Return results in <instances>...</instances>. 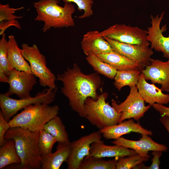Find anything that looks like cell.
Segmentation results:
<instances>
[{"instance_id": "obj_30", "label": "cell", "mask_w": 169, "mask_h": 169, "mask_svg": "<svg viewBox=\"0 0 169 169\" xmlns=\"http://www.w3.org/2000/svg\"><path fill=\"white\" fill-rule=\"evenodd\" d=\"M57 142L54 137L44 129L39 132L38 146L42 156L52 152L54 144Z\"/></svg>"}, {"instance_id": "obj_35", "label": "cell", "mask_w": 169, "mask_h": 169, "mask_svg": "<svg viewBox=\"0 0 169 169\" xmlns=\"http://www.w3.org/2000/svg\"><path fill=\"white\" fill-rule=\"evenodd\" d=\"M152 107L156 111H158L161 116L166 115L169 117V107L163 105L154 103Z\"/></svg>"}, {"instance_id": "obj_13", "label": "cell", "mask_w": 169, "mask_h": 169, "mask_svg": "<svg viewBox=\"0 0 169 169\" xmlns=\"http://www.w3.org/2000/svg\"><path fill=\"white\" fill-rule=\"evenodd\" d=\"M164 14V12L155 16L151 15V25L147 28V38L151 49L161 52L164 57L169 59V35L166 37L163 33L167 29L166 25L160 28Z\"/></svg>"}, {"instance_id": "obj_1", "label": "cell", "mask_w": 169, "mask_h": 169, "mask_svg": "<svg viewBox=\"0 0 169 169\" xmlns=\"http://www.w3.org/2000/svg\"><path fill=\"white\" fill-rule=\"evenodd\" d=\"M56 79L62 82L61 93L68 99L72 109L81 117L85 118V101L88 97L98 98L97 91L102 84L97 73L85 74L76 64L68 68L63 73L57 75Z\"/></svg>"}, {"instance_id": "obj_19", "label": "cell", "mask_w": 169, "mask_h": 169, "mask_svg": "<svg viewBox=\"0 0 169 169\" xmlns=\"http://www.w3.org/2000/svg\"><path fill=\"white\" fill-rule=\"evenodd\" d=\"M136 153L134 150L121 146L115 144L114 146L105 145L101 140L91 144L89 155L86 157L120 158L130 156Z\"/></svg>"}, {"instance_id": "obj_10", "label": "cell", "mask_w": 169, "mask_h": 169, "mask_svg": "<svg viewBox=\"0 0 169 169\" xmlns=\"http://www.w3.org/2000/svg\"><path fill=\"white\" fill-rule=\"evenodd\" d=\"M37 83L32 73L13 68L7 75L9 88L4 94L8 96L15 94L20 99L30 97V91Z\"/></svg>"}, {"instance_id": "obj_17", "label": "cell", "mask_w": 169, "mask_h": 169, "mask_svg": "<svg viewBox=\"0 0 169 169\" xmlns=\"http://www.w3.org/2000/svg\"><path fill=\"white\" fill-rule=\"evenodd\" d=\"M115 125L99 130L103 136L107 139H117L124 135L132 132L138 133L142 135H153L152 131L143 128L139 122L136 123L132 119L123 121Z\"/></svg>"}, {"instance_id": "obj_22", "label": "cell", "mask_w": 169, "mask_h": 169, "mask_svg": "<svg viewBox=\"0 0 169 169\" xmlns=\"http://www.w3.org/2000/svg\"><path fill=\"white\" fill-rule=\"evenodd\" d=\"M8 58L12 68L32 73L30 65L26 61L21 51L18 47L15 37L8 36Z\"/></svg>"}, {"instance_id": "obj_28", "label": "cell", "mask_w": 169, "mask_h": 169, "mask_svg": "<svg viewBox=\"0 0 169 169\" xmlns=\"http://www.w3.org/2000/svg\"><path fill=\"white\" fill-rule=\"evenodd\" d=\"M8 58V41L5 33L0 40V81L7 83V75L12 69Z\"/></svg>"}, {"instance_id": "obj_8", "label": "cell", "mask_w": 169, "mask_h": 169, "mask_svg": "<svg viewBox=\"0 0 169 169\" xmlns=\"http://www.w3.org/2000/svg\"><path fill=\"white\" fill-rule=\"evenodd\" d=\"M145 101L139 93L136 85L130 87L129 94L125 100L120 104L112 99V106L119 113H122L119 122L133 118L138 120L142 117L151 105L145 106Z\"/></svg>"}, {"instance_id": "obj_6", "label": "cell", "mask_w": 169, "mask_h": 169, "mask_svg": "<svg viewBox=\"0 0 169 169\" xmlns=\"http://www.w3.org/2000/svg\"><path fill=\"white\" fill-rule=\"evenodd\" d=\"M57 89L48 88L38 92L34 97L16 99L3 94H0V111L5 119L9 121L18 111L32 104H50L54 100Z\"/></svg>"}, {"instance_id": "obj_32", "label": "cell", "mask_w": 169, "mask_h": 169, "mask_svg": "<svg viewBox=\"0 0 169 169\" xmlns=\"http://www.w3.org/2000/svg\"><path fill=\"white\" fill-rule=\"evenodd\" d=\"M64 3H74L78 6L79 11L83 10V14L78 17L80 19H83L90 17L93 14L92 7L93 3V0H62Z\"/></svg>"}, {"instance_id": "obj_21", "label": "cell", "mask_w": 169, "mask_h": 169, "mask_svg": "<svg viewBox=\"0 0 169 169\" xmlns=\"http://www.w3.org/2000/svg\"><path fill=\"white\" fill-rule=\"evenodd\" d=\"M95 55L117 70L135 69L141 71L145 68L113 50L109 52Z\"/></svg>"}, {"instance_id": "obj_24", "label": "cell", "mask_w": 169, "mask_h": 169, "mask_svg": "<svg viewBox=\"0 0 169 169\" xmlns=\"http://www.w3.org/2000/svg\"><path fill=\"white\" fill-rule=\"evenodd\" d=\"M6 143L0 147V169L10 164L21 163V160L17 152L14 140H6Z\"/></svg>"}, {"instance_id": "obj_15", "label": "cell", "mask_w": 169, "mask_h": 169, "mask_svg": "<svg viewBox=\"0 0 169 169\" xmlns=\"http://www.w3.org/2000/svg\"><path fill=\"white\" fill-rule=\"evenodd\" d=\"M111 143L132 149L142 157H150V156L148 155L150 151H160L163 152L168 149L166 146L154 141L146 134L142 135L141 137L138 141L129 140L121 137Z\"/></svg>"}, {"instance_id": "obj_31", "label": "cell", "mask_w": 169, "mask_h": 169, "mask_svg": "<svg viewBox=\"0 0 169 169\" xmlns=\"http://www.w3.org/2000/svg\"><path fill=\"white\" fill-rule=\"evenodd\" d=\"M149 158L141 156L137 153L126 157H120L117 161L116 169H133L139 163L147 161Z\"/></svg>"}, {"instance_id": "obj_11", "label": "cell", "mask_w": 169, "mask_h": 169, "mask_svg": "<svg viewBox=\"0 0 169 169\" xmlns=\"http://www.w3.org/2000/svg\"><path fill=\"white\" fill-rule=\"evenodd\" d=\"M100 131L83 136L70 143V151L66 162L67 169H78L80 163L90 154V146L93 143L101 140Z\"/></svg>"}, {"instance_id": "obj_18", "label": "cell", "mask_w": 169, "mask_h": 169, "mask_svg": "<svg viewBox=\"0 0 169 169\" xmlns=\"http://www.w3.org/2000/svg\"><path fill=\"white\" fill-rule=\"evenodd\" d=\"M138 91L145 101L152 106L154 103L164 105L169 103V94L162 92L154 84L148 83L141 72L136 85Z\"/></svg>"}, {"instance_id": "obj_9", "label": "cell", "mask_w": 169, "mask_h": 169, "mask_svg": "<svg viewBox=\"0 0 169 169\" xmlns=\"http://www.w3.org/2000/svg\"><path fill=\"white\" fill-rule=\"evenodd\" d=\"M100 32L103 37L121 43L148 46L150 44L147 30L136 26L116 24Z\"/></svg>"}, {"instance_id": "obj_27", "label": "cell", "mask_w": 169, "mask_h": 169, "mask_svg": "<svg viewBox=\"0 0 169 169\" xmlns=\"http://www.w3.org/2000/svg\"><path fill=\"white\" fill-rule=\"evenodd\" d=\"M117 160L106 161L101 158L94 156L85 157L78 169H116Z\"/></svg>"}, {"instance_id": "obj_23", "label": "cell", "mask_w": 169, "mask_h": 169, "mask_svg": "<svg viewBox=\"0 0 169 169\" xmlns=\"http://www.w3.org/2000/svg\"><path fill=\"white\" fill-rule=\"evenodd\" d=\"M24 8L23 7L17 8H10L9 4H0V35L4 33L5 31L11 26L19 29L21 28L19 23L16 19H21L22 16H17L14 13L16 11Z\"/></svg>"}, {"instance_id": "obj_34", "label": "cell", "mask_w": 169, "mask_h": 169, "mask_svg": "<svg viewBox=\"0 0 169 169\" xmlns=\"http://www.w3.org/2000/svg\"><path fill=\"white\" fill-rule=\"evenodd\" d=\"M10 128L8 122L5 118L0 110V146L3 145L6 142L4 136L7 130Z\"/></svg>"}, {"instance_id": "obj_16", "label": "cell", "mask_w": 169, "mask_h": 169, "mask_svg": "<svg viewBox=\"0 0 169 169\" xmlns=\"http://www.w3.org/2000/svg\"><path fill=\"white\" fill-rule=\"evenodd\" d=\"M84 54L88 56L111 52L113 50L110 44L98 31L88 32L81 41Z\"/></svg>"}, {"instance_id": "obj_33", "label": "cell", "mask_w": 169, "mask_h": 169, "mask_svg": "<svg viewBox=\"0 0 169 169\" xmlns=\"http://www.w3.org/2000/svg\"><path fill=\"white\" fill-rule=\"evenodd\" d=\"M162 151H153L152 155L153 157L151 159L152 163L149 166H146L141 162L137 165L133 169H158L160 164V158L161 156Z\"/></svg>"}, {"instance_id": "obj_2", "label": "cell", "mask_w": 169, "mask_h": 169, "mask_svg": "<svg viewBox=\"0 0 169 169\" xmlns=\"http://www.w3.org/2000/svg\"><path fill=\"white\" fill-rule=\"evenodd\" d=\"M39 132L14 127L10 128L6 132L5 139L14 140L21 160V163L16 167L17 168L41 169V156L38 146Z\"/></svg>"}, {"instance_id": "obj_20", "label": "cell", "mask_w": 169, "mask_h": 169, "mask_svg": "<svg viewBox=\"0 0 169 169\" xmlns=\"http://www.w3.org/2000/svg\"><path fill=\"white\" fill-rule=\"evenodd\" d=\"M70 143H58L55 152L42 156L41 169H59L68 157Z\"/></svg>"}, {"instance_id": "obj_5", "label": "cell", "mask_w": 169, "mask_h": 169, "mask_svg": "<svg viewBox=\"0 0 169 169\" xmlns=\"http://www.w3.org/2000/svg\"><path fill=\"white\" fill-rule=\"evenodd\" d=\"M107 97V93L104 92L96 100L88 97L84 102L85 118L99 130L118 124L122 114L106 102Z\"/></svg>"}, {"instance_id": "obj_3", "label": "cell", "mask_w": 169, "mask_h": 169, "mask_svg": "<svg viewBox=\"0 0 169 169\" xmlns=\"http://www.w3.org/2000/svg\"><path fill=\"white\" fill-rule=\"evenodd\" d=\"M58 0H40L33 3L37 13L35 20L42 21L44 24V32L51 28H62L75 25L72 15L75 11L71 3H65L63 7L58 5Z\"/></svg>"}, {"instance_id": "obj_12", "label": "cell", "mask_w": 169, "mask_h": 169, "mask_svg": "<svg viewBox=\"0 0 169 169\" xmlns=\"http://www.w3.org/2000/svg\"><path fill=\"white\" fill-rule=\"evenodd\" d=\"M103 37L114 51L144 67L150 64L153 52L149 46L122 43Z\"/></svg>"}, {"instance_id": "obj_4", "label": "cell", "mask_w": 169, "mask_h": 169, "mask_svg": "<svg viewBox=\"0 0 169 169\" xmlns=\"http://www.w3.org/2000/svg\"><path fill=\"white\" fill-rule=\"evenodd\" d=\"M59 108L56 105L38 103L25 108L9 121L10 128L19 127L38 132L49 120L58 115Z\"/></svg>"}, {"instance_id": "obj_26", "label": "cell", "mask_w": 169, "mask_h": 169, "mask_svg": "<svg viewBox=\"0 0 169 169\" xmlns=\"http://www.w3.org/2000/svg\"><path fill=\"white\" fill-rule=\"evenodd\" d=\"M141 72L140 70L135 69L117 70L114 78V86L120 90L126 86L130 87L136 85Z\"/></svg>"}, {"instance_id": "obj_36", "label": "cell", "mask_w": 169, "mask_h": 169, "mask_svg": "<svg viewBox=\"0 0 169 169\" xmlns=\"http://www.w3.org/2000/svg\"><path fill=\"white\" fill-rule=\"evenodd\" d=\"M160 120L169 134V117L166 115L161 116Z\"/></svg>"}, {"instance_id": "obj_7", "label": "cell", "mask_w": 169, "mask_h": 169, "mask_svg": "<svg viewBox=\"0 0 169 169\" xmlns=\"http://www.w3.org/2000/svg\"><path fill=\"white\" fill-rule=\"evenodd\" d=\"M22 54L29 63L32 73L38 79L40 85L49 88H57L56 78L47 65L45 56L41 54L37 45L30 46L26 43L21 45Z\"/></svg>"}, {"instance_id": "obj_25", "label": "cell", "mask_w": 169, "mask_h": 169, "mask_svg": "<svg viewBox=\"0 0 169 169\" xmlns=\"http://www.w3.org/2000/svg\"><path fill=\"white\" fill-rule=\"evenodd\" d=\"M43 129L54 137L58 143H70L65 127L58 115L48 122Z\"/></svg>"}, {"instance_id": "obj_29", "label": "cell", "mask_w": 169, "mask_h": 169, "mask_svg": "<svg viewBox=\"0 0 169 169\" xmlns=\"http://www.w3.org/2000/svg\"><path fill=\"white\" fill-rule=\"evenodd\" d=\"M86 60L97 73L111 79L114 78L117 70L110 64L103 61L95 55L92 54L87 56Z\"/></svg>"}, {"instance_id": "obj_14", "label": "cell", "mask_w": 169, "mask_h": 169, "mask_svg": "<svg viewBox=\"0 0 169 169\" xmlns=\"http://www.w3.org/2000/svg\"><path fill=\"white\" fill-rule=\"evenodd\" d=\"M146 80L161 85L162 91L169 92V59L163 61L151 58L150 64L141 71Z\"/></svg>"}]
</instances>
